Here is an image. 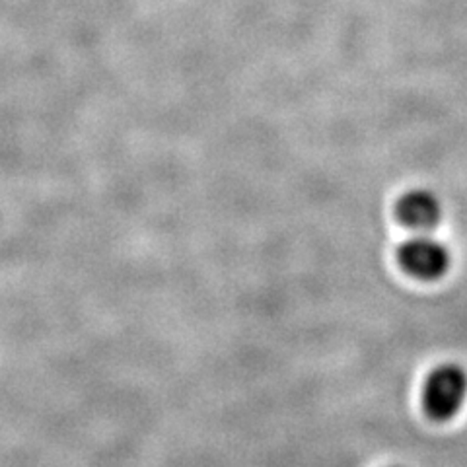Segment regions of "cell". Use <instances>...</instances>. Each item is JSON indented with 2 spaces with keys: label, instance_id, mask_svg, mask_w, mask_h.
Masks as SVG:
<instances>
[{
  "label": "cell",
  "instance_id": "obj_1",
  "mask_svg": "<svg viewBox=\"0 0 467 467\" xmlns=\"http://www.w3.org/2000/svg\"><path fill=\"white\" fill-rule=\"evenodd\" d=\"M467 400V372L460 364L438 367L427 379L425 409L434 420L454 419Z\"/></svg>",
  "mask_w": 467,
  "mask_h": 467
},
{
  "label": "cell",
  "instance_id": "obj_2",
  "mask_svg": "<svg viewBox=\"0 0 467 467\" xmlns=\"http://www.w3.org/2000/svg\"><path fill=\"white\" fill-rule=\"evenodd\" d=\"M401 267L420 281H436L448 273L451 255L448 247L434 238L419 236L400 247Z\"/></svg>",
  "mask_w": 467,
  "mask_h": 467
},
{
  "label": "cell",
  "instance_id": "obj_3",
  "mask_svg": "<svg viewBox=\"0 0 467 467\" xmlns=\"http://www.w3.org/2000/svg\"><path fill=\"white\" fill-rule=\"evenodd\" d=\"M398 214L401 223L417 230H431L438 226L442 218V204L432 192L417 189L407 193L398 202Z\"/></svg>",
  "mask_w": 467,
  "mask_h": 467
}]
</instances>
